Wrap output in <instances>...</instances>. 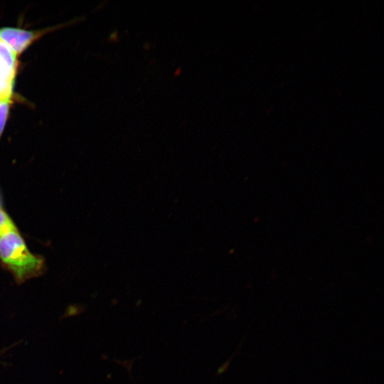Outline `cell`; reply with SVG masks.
<instances>
[{"mask_svg":"<svg viewBox=\"0 0 384 384\" xmlns=\"http://www.w3.org/2000/svg\"><path fill=\"white\" fill-rule=\"evenodd\" d=\"M0 261L18 283L43 272V259L28 250L15 225L0 232Z\"/></svg>","mask_w":384,"mask_h":384,"instance_id":"obj_1","label":"cell"},{"mask_svg":"<svg viewBox=\"0 0 384 384\" xmlns=\"http://www.w3.org/2000/svg\"><path fill=\"white\" fill-rule=\"evenodd\" d=\"M17 66V55L0 40V99L11 98Z\"/></svg>","mask_w":384,"mask_h":384,"instance_id":"obj_2","label":"cell"},{"mask_svg":"<svg viewBox=\"0 0 384 384\" xmlns=\"http://www.w3.org/2000/svg\"><path fill=\"white\" fill-rule=\"evenodd\" d=\"M46 31L4 27L0 28V40L6 43L18 56Z\"/></svg>","mask_w":384,"mask_h":384,"instance_id":"obj_3","label":"cell"},{"mask_svg":"<svg viewBox=\"0 0 384 384\" xmlns=\"http://www.w3.org/2000/svg\"><path fill=\"white\" fill-rule=\"evenodd\" d=\"M11 99H0V138L8 119Z\"/></svg>","mask_w":384,"mask_h":384,"instance_id":"obj_4","label":"cell"},{"mask_svg":"<svg viewBox=\"0 0 384 384\" xmlns=\"http://www.w3.org/2000/svg\"><path fill=\"white\" fill-rule=\"evenodd\" d=\"M15 225L9 215L0 208V232L7 228Z\"/></svg>","mask_w":384,"mask_h":384,"instance_id":"obj_5","label":"cell"},{"mask_svg":"<svg viewBox=\"0 0 384 384\" xmlns=\"http://www.w3.org/2000/svg\"><path fill=\"white\" fill-rule=\"evenodd\" d=\"M80 312L78 306H72L70 308H68L67 311V314L68 316H74L78 314Z\"/></svg>","mask_w":384,"mask_h":384,"instance_id":"obj_6","label":"cell"},{"mask_svg":"<svg viewBox=\"0 0 384 384\" xmlns=\"http://www.w3.org/2000/svg\"><path fill=\"white\" fill-rule=\"evenodd\" d=\"M110 39H111L112 41H116L118 40V32H117V31H114L111 33V35H110Z\"/></svg>","mask_w":384,"mask_h":384,"instance_id":"obj_7","label":"cell"},{"mask_svg":"<svg viewBox=\"0 0 384 384\" xmlns=\"http://www.w3.org/2000/svg\"><path fill=\"white\" fill-rule=\"evenodd\" d=\"M181 68L179 67V68H178L175 70V72H174V76H178V75H179L181 74Z\"/></svg>","mask_w":384,"mask_h":384,"instance_id":"obj_8","label":"cell"},{"mask_svg":"<svg viewBox=\"0 0 384 384\" xmlns=\"http://www.w3.org/2000/svg\"><path fill=\"white\" fill-rule=\"evenodd\" d=\"M0 208H1V200H0Z\"/></svg>","mask_w":384,"mask_h":384,"instance_id":"obj_9","label":"cell"}]
</instances>
